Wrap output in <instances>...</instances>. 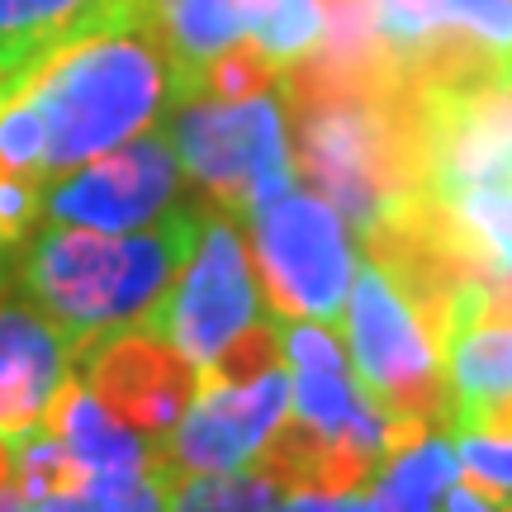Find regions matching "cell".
I'll list each match as a JSON object with an SVG mask.
<instances>
[{"label": "cell", "mask_w": 512, "mask_h": 512, "mask_svg": "<svg viewBox=\"0 0 512 512\" xmlns=\"http://www.w3.org/2000/svg\"><path fill=\"white\" fill-rule=\"evenodd\" d=\"M72 380V342L24 299H0V437L15 441L48 418Z\"/></svg>", "instance_id": "obj_11"}, {"label": "cell", "mask_w": 512, "mask_h": 512, "mask_svg": "<svg viewBox=\"0 0 512 512\" xmlns=\"http://www.w3.org/2000/svg\"><path fill=\"white\" fill-rule=\"evenodd\" d=\"M441 204L456 214V223L470 233V242L484 252V261L512 275V185L465 190V195H451Z\"/></svg>", "instance_id": "obj_19"}, {"label": "cell", "mask_w": 512, "mask_h": 512, "mask_svg": "<svg viewBox=\"0 0 512 512\" xmlns=\"http://www.w3.org/2000/svg\"><path fill=\"white\" fill-rule=\"evenodd\" d=\"M290 418V375L271 370L252 384L200 389L185 418L166 432V470L181 475H223L252 465L271 432Z\"/></svg>", "instance_id": "obj_10"}, {"label": "cell", "mask_w": 512, "mask_h": 512, "mask_svg": "<svg viewBox=\"0 0 512 512\" xmlns=\"http://www.w3.org/2000/svg\"><path fill=\"white\" fill-rule=\"evenodd\" d=\"M460 479L456 441L441 422H408L394 427L380 470L370 475L366 494L380 512H441L446 494Z\"/></svg>", "instance_id": "obj_14"}, {"label": "cell", "mask_w": 512, "mask_h": 512, "mask_svg": "<svg viewBox=\"0 0 512 512\" xmlns=\"http://www.w3.org/2000/svg\"><path fill=\"white\" fill-rule=\"evenodd\" d=\"M460 475L475 479L479 489L494 498H512V437H479V432H456Z\"/></svg>", "instance_id": "obj_22"}, {"label": "cell", "mask_w": 512, "mask_h": 512, "mask_svg": "<svg viewBox=\"0 0 512 512\" xmlns=\"http://www.w3.org/2000/svg\"><path fill=\"white\" fill-rule=\"evenodd\" d=\"M171 5H176V0H143V15L152 19L157 29H162V15H166V10H171Z\"/></svg>", "instance_id": "obj_28"}, {"label": "cell", "mask_w": 512, "mask_h": 512, "mask_svg": "<svg viewBox=\"0 0 512 512\" xmlns=\"http://www.w3.org/2000/svg\"><path fill=\"white\" fill-rule=\"evenodd\" d=\"M43 190H48L43 176L0 171V252H15L34 233L38 214H43Z\"/></svg>", "instance_id": "obj_23"}, {"label": "cell", "mask_w": 512, "mask_h": 512, "mask_svg": "<svg viewBox=\"0 0 512 512\" xmlns=\"http://www.w3.org/2000/svg\"><path fill=\"white\" fill-rule=\"evenodd\" d=\"M171 147L209 209L252 219L256 209L294 190V157L285 138V105L256 100H185L171 119Z\"/></svg>", "instance_id": "obj_4"}, {"label": "cell", "mask_w": 512, "mask_h": 512, "mask_svg": "<svg viewBox=\"0 0 512 512\" xmlns=\"http://www.w3.org/2000/svg\"><path fill=\"white\" fill-rule=\"evenodd\" d=\"M242 29L261 53L285 72L318 38V5L313 0H233Z\"/></svg>", "instance_id": "obj_17"}, {"label": "cell", "mask_w": 512, "mask_h": 512, "mask_svg": "<svg viewBox=\"0 0 512 512\" xmlns=\"http://www.w3.org/2000/svg\"><path fill=\"white\" fill-rule=\"evenodd\" d=\"M171 470L147 475H86L67 494H48L29 503V512H171Z\"/></svg>", "instance_id": "obj_16"}, {"label": "cell", "mask_w": 512, "mask_h": 512, "mask_svg": "<svg viewBox=\"0 0 512 512\" xmlns=\"http://www.w3.org/2000/svg\"><path fill=\"white\" fill-rule=\"evenodd\" d=\"M275 512H380L370 494H290L275 503Z\"/></svg>", "instance_id": "obj_25"}, {"label": "cell", "mask_w": 512, "mask_h": 512, "mask_svg": "<svg viewBox=\"0 0 512 512\" xmlns=\"http://www.w3.org/2000/svg\"><path fill=\"white\" fill-rule=\"evenodd\" d=\"M5 261H10V252H0V271H5Z\"/></svg>", "instance_id": "obj_31"}, {"label": "cell", "mask_w": 512, "mask_h": 512, "mask_svg": "<svg viewBox=\"0 0 512 512\" xmlns=\"http://www.w3.org/2000/svg\"><path fill=\"white\" fill-rule=\"evenodd\" d=\"M181 190V162L166 133H138L95 162L62 171L43 190V214L67 228L138 233L171 209Z\"/></svg>", "instance_id": "obj_8"}, {"label": "cell", "mask_w": 512, "mask_h": 512, "mask_svg": "<svg viewBox=\"0 0 512 512\" xmlns=\"http://www.w3.org/2000/svg\"><path fill=\"white\" fill-rule=\"evenodd\" d=\"M441 512H508V508H503V498L479 489L475 479H456V489L446 494V508Z\"/></svg>", "instance_id": "obj_26"}, {"label": "cell", "mask_w": 512, "mask_h": 512, "mask_svg": "<svg viewBox=\"0 0 512 512\" xmlns=\"http://www.w3.org/2000/svg\"><path fill=\"white\" fill-rule=\"evenodd\" d=\"M256 280L242 247L238 223L228 214H204L195 252L185 256L176 280L166 285L157 309L138 328L157 332L181 351L195 370H204L242 328L256 323Z\"/></svg>", "instance_id": "obj_7"}, {"label": "cell", "mask_w": 512, "mask_h": 512, "mask_svg": "<svg viewBox=\"0 0 512 512\" xmlns=\"http://www.w3.org/2000/svg\"><path fill=\"white\" fill-rule=\"evenodd\" d=\"M128 5H133V15L143 19V24H152V19H147V15H143V0H128Z\"/></svg>", "instance_id": "obj_30"}, {"label": "cell", "mask_w": 512, "mask_h": 512, "mask_svg": "<svg viewBox=\"0 0 512 512\" xmlns=\"http://www.w3.org/2000/svg\"><path fill=\"white\" fill-rule=\"evenodd\" d=\"M81 356H86L81 384L124 427L152 441H166V432L185 418V408L200 394V370L147 328H119L91 342Z\"/></svg>", "instance_id": "obj_9"}, {"label": "cell", "mask_w": 512, "mask_h": 512, "mask_svg": "<svg viewBox=\"0 0 512 512\" xmlns=\"http://www.w3.org/2000/svg\"><path fill=\"white\" fill-rule=\"evenodd\" d=\"M280 347L294 370H351V356L342 337L323 323H285L280 328Z\"/></svg>", "instance_id": "obj_24"}, {"label": "cell", "mask_w": 512, "mask_h": 512, "mask_svg": "<svg viewBox=\"0 0 512 512\" xmlns=\"http://www.w3.org/2000/svg\"><path fill=\"white\" fill-rule=\"evenodd\" d=\"M24 91L43 114V171L95 162L119 143L138 138L166 91V53L157 24H114L67 43L24 76Z\"/></svg>", "instance_id": "obj_3"}, {"label": "cell", "mask_w": 512, "mask_h": 512, "mask_svg": "<svg viewBox=\"0 0 512 512\" xmlns=\"http://www.w3.org/2000/svg\"><path fill=\"white\" fill-rule=\"evenodd\" d=\"M114 24L143 19L128 0H0V76H29L67 43Z\"/></svg>", "instance_id": "obj_13"}, {"label": "cell", "mask_w": 512, "mask_h": 512, "mask_svg": "<svg viewBox=\"0 0 512 512\" xmlns=\"http://www.w3.org/2000/svg\"><path fill=\"white\" fill-rule=\"evenodd\" d=\"M0 290H5V271H0Z\"/></svg>", "instance_id": "obj_33"}, {"label": "cell", "mask_w": 512, "mask_h": 512, "mask_svg": "<svg viewBox=\"0 0 512 512\" xmlns=\"http://www.w3.org/2000/svg\"><path fill=\"white\" fill-rule=\"evenodd\" d=\"M43 427L62 441V451L76 460L81 475H147V470H166L162 441L124 427L81 380H67L57 389Z\"/></svg>", "instance_id": "obj_12"}, {"label": "cell", "mask_w": 512, "mask_h": 512, "mask_svg": "<svg viewBox=\"0 0 512 512\" xmlns=\"http://www.w3.org/2000/svg\"><path fill=\"white\" fill-rule=\"evenodd\" d=\"M285 347H280V328L275 323H252L242 328L228 347L200 370V389H228V384H252L261 375L280 370Z\"/></svg>", "instance_id": "obj_21"}, {"label": "cell", "mask_w": 512, "mask_h": 512, "mask_svg": "<svg viewBox=\"0 0 512 512\" xmlns=\"http://www.w3.org/2000/svg\"><path fill=\"white\" fill-rule=\"evenodd\" d=\"M347 332H351V370L356 384L380 403V413L394 427L408 422H446L451 394H446V366L441 347L422 323L418 304L403 285L366 256L351 271L347 294Z\"/></svg>", "instance_id": "obj_5"}, {"label": "cell", "mask_w": 512, "mask_h": 512, "mask_svg": "<svg viewBox=\"0 0 512 512\" xmlns=\"http://www.w3.org/2000/svg\"><path fill=\"white\" fill-rule=\"evenodd\" d=\"M19 86H24V76H0V110H5V100H10Z\"/></svg>", "instance_id": "obj_29"}, {"label": "cell", "mask_w": 512, "mask_h": 512, "mask_svg": "<svg viewBox=\"0 0 512 512\" xmlns=\"http://www.w3.org/2000/svg\"><path fill=\"white\" fill-rule=\"evenodd\" d=\"M280 81V67H275L271 57L256 48L252 38H242L233 48H223L200 76V91L195 100H256V95H266Z\"/></svg>", "instance_id": "obj_20"}, {"label": "cell", "mask_w": 512, "mask_h": 512, "mask_svg": "<svg viewBox=\"0 0 512 512\" xmlns=\"http://www.w3.org/2000/svg\"><path fill=\"white\" fill-rule=\"evenodd\" d=\"M280 105L294 124V176L318 190L356 238L394 209L427 195L422 171V105L399 76L361 91H290Z\"/></svg>", "instance_id": "obj_1"}, {"label": "cell", "mask_w": 512, "mask_h": 512, "mask_svg": "<svg viewBox=\"0 0 512 512\" xmlns=\"http://www.w3.org/2000/svg\"><path fill=\"white\" fill-rule=\"evenodd\" d=\"M280 489L256 465L223 475H181L171 489V512H275Z\"/></svg>", "instance_id": "obj_18"}, {"label": "cell", "mask_w": 512, "mask_h": 512, "mask_svg": "<svg viewBox=\"0 0 512 512\" xmlns=\"http://www.w3.org/2000/svg\"><path fill=\"white\" fill-rule=\"evenodd\" d=\"M503 508H508V512H512V498H503Z\"/></svg>", "instance_id": "obj_32"}, {"label": "cell", "mask_w": 512, "mask_h": 512, "mask_svg": "<svg viewBox=\"0 0 512 512\" xmlns=\"http://www.w3.org/2000/svg\"><path fill=\"white\" fill-rule=\"evenodd\" d=\"M200 223L204 209L190 204H171L133 238L53 223L29 242L19 285L29 304L72 342V351H86L119 328H138L157 309L185 256L195 252Z\"/></svg>", "instance_id": "obj_2"}, {"label": "cell", "mask_w": 512, "mask_h": 512, "mask_svg": "<svg viewBox=\"0 0 512 512\" xmlns=\"http://www.w3.org/2000/svg\"><path fill=\"white\" fill-rule=\"evenodd\" d=\"M446 366V394L451 408L512 394V323H470L451 332V342L441 351Z\"/></svg>", "instance_id": "obj_15"}, {"label": "cell", "mask_w": 512, "mask_h": 512, "mask_svg": "<svg viewBox=\"0 0 512 512\" xmlns=\"http://www.w3.org/2000/svg\"><path fill=\"white\" fill-rule=\"evenodd\" d=\"M247 233H252L256 275L275 318L337 328V318L347 313L351 271H356L342 214L309 190H290L285 200L256 209L247 219Z\"/></svg>", "instance_id": "obj_6"}, {"label": "cell", "mask_w": 512, "mask_h": 512, "mask_svg": "<svg viewBox=\"0 0 512 512\" xmlns=\"http://www.w3.org/2000/svg\"><path fill=\"white\" fill-rule=\"evenodd\" d=\"M0 512H29V498L19 494L15 484H5V489H0Z\"/></svg>", "instance_id": "obj_27"}]
</instances>
